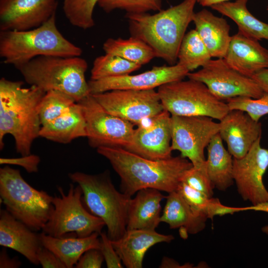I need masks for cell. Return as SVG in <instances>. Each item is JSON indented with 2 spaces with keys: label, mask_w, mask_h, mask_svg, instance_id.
<instances>
[{
  "label": "cell",
  "mask_w": 268,
  "mask_h": 268,
  "mask_svg": "<svg viewBox=\"0 0 268 268\" xmlns=\"http://www.w3.org/2000/svg\"><path fill=\"white\" fill-rule=\"evenodd\" d=\"M78 103L84 114L86 137L93 147H120L131 143L135 125L107 111L91 95Z\"/></svg>",
  "instance_id": "10"
},
{
  "label": "cell",
  "mask_w": 268,
  "mask_h": 268,
  "mask_svg": "<svg viewBox=\"0 0 268 268\" xmlns=\"http://www.w3.org/2000/svg\"><path fill=\"white\" fill-rule=\"evenodd\" d=\"M136 194L129 203L127 230H155L161 222V202L166 196L152 188L140 190Z\"/></svg>",
  "instance_id": "22"
},
{
  "label": "cell",
  "mask_w": 268,
  "mask_h": 268,
  "mask_svg": "<svg viewBox=\"0 0 268 268\" xmlns=\"http://www.w3.org/2000/svg\"><path fill=\"white\" fill-rule=\"evenodd\" d=\"M249 210L263 211L268 213V201L248 206ZM263 232L268 234V225L264 226L262 228Z\"/></svg>",
  "instance_id": "44"
},
{
  "label": "cell",
  "mask_w": 268,
  "mask_h": 268,
  "mask_svg": "<svg viewBox=\"0 0 268 268\" xmlns=\"http://www.w3.org/2000/svg\"><path fill=\"white\" fill-rule=\"evenodd\" d=\"M39 136L65 144L80 137H86L85 121L80 104L75 103L66 113L41 126Z\"/></svg>",
  "instance_id": "26"
},
{
  "label": "cell",
  "mask_w": 268,
  "mask_h": 268,
  "mask_svg": "<svg viewBox=\"0 0 268 268\" xmlns=\"http://www.w3.org/2000/svg\"><path fill=\"white\" fill-rule=\"evenodd\" d=\"M187 77L205 84L222 101L238 96L258 98L265 93L252 77L230 67L223 58L211 59L200 70L189 72Z\"/></svg>",
  "instance_id": "12"
},
{
  "label": "cell",
  "mask_w": 268,
  "mask_h": 268,
  "mask_svg": "<svg viewBox=\"0 0 268 268\" xmlns=\"http://www.w3.org/2000/svg\"><path fill=\"white\" fill-rule=\"evenodd\" d=\"M211 56L196 29L187 33L182 41L178 54V63L190 72L203 67Z\"/></svg>",
  "instance_id": "31"
},
{
  "label": "cell",
  "mask_w": 268,
  "mask_h": 268,
  "mask_svg": "<svg viewBox=\"0 0 268 268\" xmlns=\"http://www.w3.org/2000/svg\"><path fill=\"white\" fill-rule=\"evenodd\" d=\"M223 59L230 67L250 77L257 71L268 68V50L258 40L239 32L231 36Z\"/></svg>",
  "instance_id": "19"
},
{
  "label": "cell",
  "mask_w": 268,
  "mask_h": 268,
  "mask_svg": "<svg viewBox=\"0 0 268 268\" xmlns=\"http://www.w3.org/2000/svg\"><path fill=\"white\" fill-rule=\"evenodd\" d=\"M228 1L229 0H196L197 2L199 4L206 7H211L214 5Z\"/></svg>",
  "instance_id": "46"
},
{
  "label": "cell",
  "mask_w": 268,
  "mask_h": 268,
  "mask_svg": "<svg viewBox=\"0 0 268 268\" xmlns=\"http://www.w3.org/2000/svg\"><path fill=\"white\" fill-rule=\"evenodd\" d=\"M190 71L177 63L168 66H155L135 75L127 74L88 81L90 94L114 90L154 89L165 84L183 79Z\"/></svg>",
  "instance_id": "16"
},
{
  "label": "cell",
  "mask_w": 268,
  "mask_h": 268,
  "mask_svg": "<svg viewBox=\"0 0 268 268\" xmlns=\"http://www.w3.org/2000/svg\"><path fill=\"white\" fill-rule=\"evenodd\" d=\"M261 137L242 158H233V178L239 194L253 205L268 201L263 177L268 168V149L262 147Z\"/></svg>",
  "instance_id": "14"
},
{
  "label": "cell",
  "mask_w": 268,
  "mask_h": 268,
  "mask_svg": "<svg viewBox=\"0 0 268 268\" xmlns=\"http://www.w3.org/2000/svg\"><path fill=\"white\" fill-rule=\"evenodd\" d=\"M171 116L164 110L142 121L135 128L132 141L125 149L152 160L172 157Z\"/></svg>",
  "instance_id": "15"
},
{
  "label": "cell",
  "mask_w": 268,
  "mask_h": 268,
  "mask_svg": "<svg viewBox=\"0 0 268 268\" xmlns=\"http://www.w3.org/2000/svg\"><path fill=\"white\" fill-rule=\"evenodd\" d=\"M98 5L109 13L116 9L124 10L128 14L147 13L162 9V0H99Z\"/></svg>",
  "instance_id": "35"
},
{
  "label": "cell",
  "mask_w": 268,
  "mask_h": 268,
  "mask_svg": "<svg viewBox=\"0 0 268 268\" xmlns=\"http://www.w3.org/2000/svg\"><path fill=\"white\" fill-rule=\"evenodd\" d=\"M99 0H64L65 15L73 26L84 30L95 25L94 8Z\"/></svg>",
  "instance_id": "33"
},
{
  "label": "cell",
  "mask_w": 268,
  "mask_h": 268,
  "mask_svg": "<svg viewBox=\"0 0 268 268\" xmlns=\"http://www.w3.org/2000/svg\"><path fill=\"white\" fill-rule=\"evenodd\" d=\"M97 151L109 161L119 176L121 191L131 197L146 188L168 194L176 191L184 174L193 166L181 155L155 160L120 147H100Z\"/></svg>",
  "instance_id": "1"
},
{
  "label": "cell",
  "mask_w": 268,
  "mask_h": 268,
  "mask_svg": "<svg viewBox=\"0 0 268 268\" xmlns=\"http://www.w3.org/2000/svg\"><path fill=\"white\" fill-rule=\"evenodd\" d=\"M76 102L69 96L58 91L46 92L39 108L41 126L51 122L66 113Z\"/></svg>",
  "instance_id": "34"
},
{
  "label": "cell",
  "mask_w": 268,
  "mask_h": 268,
  "mask_svg": "<svg viewBox=\"0 0 268 268\" xmlns=\"http://www.w3.org/2000/svg\"><path fill=\"white\" fill-rule=\"evenodd\" d=\"M0 245L18 252L33 265H39L37 253L43 246L40 234L17 220L6 209L0 211Z\"/></svg>",
  "instance_id": "20"
},
{
  "label": "cell",
  "mask_w": 268,
  "mask_h": 268,
  "mask_svg": "<svg viewBox=\"0 0 268 268\" xmlns=\"http://www.w3.org/2000/svg\"><path fill=\"white\" fill-rule=\"evenodd\" d=\"M160 268H183L174 260L164 257L162 260Z\"/></svg>",
  "instance_id": "45"
},
{
  "label": "cell",
  "mask_w": 268,
  "mask_h": 268,
  "mask_svg": "<svg viewBox=\"0 0 268 268\" xmlns=\"http://www.w3.org/2000/svg\"><path fill=\"white\" fill-rule=\"evenodd\" d=\"M46 92L34 85L24 87L21 81L0 80V149L6 134L14 138L17 152L31 154L32 143L39 136L41 102Z\"/></svg>",
  "instance_id": "2"
},
{
  "label": "cell",
  "mask_w": 268,
  "mask_h": 268,
  "mask_svg": "<svg viewBox=\"0 0 268 268\" xmlns=\"http://www.w3.org/2000/svg\"><path fill=\"white\" fill-rule=\"evenodd\" d=\"M87 62L80 57L41 56L16 67L25 81L47 92H62L78 102L90 94Z\"/></svg>",
  "instance_id": "5"
},
{
  "label": "cell",
  "mask_w": 268,
  "mask_h": 268,
  "mask_svg": "<svg viewBox=\"0 0 268 268\" xmlns=\"http://www.w3.org/2000/svg\"><path fill=\"white\" fill-rule=\"evenodd\" d=\"M103 49L105 53L119 56L141 66L156 58L149 46L132 36L128 39L109 38L104 43Z\"/></svg>",
  "instance_id": "30"
},
{
  "label": "cell",
  "mask_w": 268,
  "mask_h": 268,
  "mask_svg": "<svg viewBox=\"0 0 268 268\" xmlns=\"http://www.w3.org/2000/svg\"><path fill=\"white\" fill-rule=\"evenodd\" d=\"M265 92L268 93V68L261 69L251 77Z\"/></svg>",
  "instance_id": "43"
},
{
  "label": "cell",
  "mask_w": 268,
  "mask_h": 268,
  "mask_svg": "<svg viewBox=\"0 0 268 268\" xmlns=\"http://www.w3.org/2000/svg\"><path fill=\"white\" fill-rule=\"evenodd\" d=\"M192 21L211 57L223 58L231 39L226 19L203 9L194 13Z\"/></svg>",
  "instance_id": "23"
},
{
  "label": "cell",
  "mask_w": 268,
  "mask_h": 268,
  "mask_svg": "<svg viewBox=\"0 0 268 268\" xmlns=\"http://www.w3.org/2000/svg\"><path fill=\"white\" fill-rule=\"evenodd\" d=\"M230 110H238L246 113L253 120L259 121L268 114V93L261 97L253 98L246 96H238L226 101Z\"/></svg>",
  "instance_id": "36"
},
{
  "label": "cell",
  "mask_w": 268,
  "mask_h": 268,
  "mask_svg": "<svg viewBox=\"0 0 268 268\" xmlns=\"http://www.w3.org/2000/svg\"><path fill=\"white\" fill-rule=\"evenodd\" d=\"M206 148V164L208 176L215 188L225 191L234 183L233 157L224 146L219 133L212 138Z\"/></svg>",
  "instance_id": "27"
},
{
  "label": "cell",
  "mask_w": 268,
  "mask_h": 268,
  "mask_svg": "<svg viewBox=\"0 0 268 268\" xmlns=\"http://www.w3.org/2000/svg\"><path fill=\"white\" fill-rule=\"evenodd\" d=\"M58 190L60 195L53 197V209L42 232L55 237H85L95 232L100 234L105 223L83 206L81 187L70 184L67 194L61 187Z\"/></svg>",
  "instance_id": "9"
},
{
  "label": "cell",
  "mask_w": 268,
  "mask_h": 268,
  "mask_svg": "<svg viewBox=\"0 0 268 268\" xmlns=\"http://www.w3.org/2000/svg\"><path fill=\"white\" fill-rule=\"evenodd\" d=\"M176 191L182 196L196 214L207 219H212L216 215L233 214L249 210L248 206L237 207L225 205L218 199L208 197L182 182L179 184Z\"/></svg>",
  "instance_id": "29"
},
{
  "label": "cell",
  "mask_w": 268,
  "mask_h": 268,
  "mask_svg": "<svg viewBox=\"0 0 268 268\" xmlns=\"http://www.w3.org/2000/svg\"><path fill=\"white\" fill-rule=\"evenodd\" d=\"M100 249L104 261L108 268H123L122 261L115 251L112 240L107 234L102 232L100 234Z\"/></svg>",
  "instance_id": "38"
},
{
  "label": "cell",
  "mask_w": 268,
  "mask_h": 268,
  "mask_svg": "<svg viewBox=\"0 0 268 268\" xmlns=\"http://www.w3.org/2000/svg\"><path fill=\"white\" fill-rule=\"evenodd\" d=\"M181 182L208 197L213 195L215 188L207 173L206 160L199 166H192L182 176Z\"/></svg>",
  "instance_id": "37"
},
{
  "label": "cell",
  "mask_w": 268,
  "mask_h": 268,
  "mask_svg": "<svg viewBox=\"0 0 268 268\" xmlns=\"http://www.w3.org/2000/svg\"><path fill=\"white\" fill-rule=\"evenodd\" d=\"M68 177L81 187L82 200L90 212L105 222L109 238L119 239L127 230L132 197L116 189L108 170L97 174L77 171L69 173Z\"/></svg>",
  "instance_id": "6"
},
{
  "label": "cell",
  "mask_w": 268,
  "mask_h": 268,
  "mask_svg": "<svg viewBox=\"0 0 268 268\" xmlns=\"http://www.w3.org/2000/svg\"><path fill=\"white\" fill-rule=\"evenodd\" d=\"M104 261L103 256L100 249H91L81 256L74 268H100Z\"/></svg>",
  "instance_id": "40"
},
{
  "label": "cell",
  "mask_w": 268,
  "mask_h": 268,
  "mask_svg": "<svg viewBox=\"0 0 268 268\" xmlns=\"http://www.w3.org/2000/svg\"><path fill=\"white\" fill-rule=\"evenodd\" d=\"M82 49L58 29L56 14L42 25L29 30L0 32V56L17 67L41 56L80 57Z\"/></svg>",
  "instance_id": "4"
},
{
  "label": "cell",
  "mask_w": 268,
  "mask_h": 268,
  "mask_svg": "<svg viewBox=\"0 0 268 268\" xmlns=\"http://www.w3.org/2000/svg\"><path fill=\"white\" fill-rule=\"evenodd\" d=\"M248 0L225 1L210 7L235 22L238 32L247 37L268 40V24L255 17L247 7Z\"/></svg>",
  "instance_id": "28"
},
{
  "label": "cell",
  "mask_w": 268,
  "mask_h": 268,
  "mask_svg": "<svg viewBox=\"0 0 268 268\" xmlns=\"http://www.w3.org/2000/svg\"><path fill=\"white\" fill-rule=\"evenodd\" d=\"M196 3V0H184L153 14L126 13L131 35L149 46L156 58L175 65L186 31L193 20Z\"/></svg>",
  "instance_id": "3"
},
{
  "label": "cell",
  "mask_w": 268,
  "mask_h": 268,
  "mask_svg": "<svg viewBox=\"0 0 268 268\" xmlns=\"http://www.w3.org/2000/svg\"><path fill=\"white\" fill-rule=\"evenodd\" d=\"M40 162V157L31 154L22 156L19 158H0V164H11L19 165L24 168L28 173H35L38 171V165Z\"/></svg>",
  "instance_id": "39"
},
{
  "label": "cell",
  "mask_w": 268,
  "mask_h": 268,
  "mask_svg": "<svg viewBox=\"0 0 268 268\" xmlns=\"http://www.w3.org/2000/svg\"><path fill=\"white\" fill-rule=\"evenodd\" d=\"M100 233L95 232L85 237H55L40 233L42 246L55 254L66 267L74 268L81 256L91 249H100Z\"/></svg>",
  "instance_id": "24"
},
{
  "label": "cell",
  "mask_w": 268,
  "mask_h": 268,
  "mask_svg": "<svg viewBox=\"0 0 268 268\" xmlns=\"http://www.w3.org/2000/svg\"><path fill=\"white\" fill-rule=\"evenodd\" d=\"M165 199L161 222L168 224L171 229L179 228L181 234H196L204 229L207 218L196 214L179 193H169Z\"/></svg>",
  "instance_id": "25"
},
{
  "label": "cell",
  "mask_w": 268,
  "mask_h": 268,
  "mask_svg": "<svg viewBox=\"0 0 268 268\" xmlns=\"http://www.w3.org/2000/svg\"><path fill=\"white\" fill-rule=\"evenodd\" d=\"M37 258L39 264L43 268H66L55 254L44 246L39 250Z\"/></svg>",
  "instance_id": "41"
},
{
  "label": "cell",
  "mask_w": 268,
  "mask_h": 268,
  "mask_svg": "<svg viewBox=\"0 0 268 268\" xmlns=\"http://www.w3.org/2000/svg\"><path fill=\"white\" fill-rule=\"evenodd\" d=\"M219 122V134L234 158L244 157L261 137V123L242 111L230 110Z\"/></svg>",
  "instance_id": "18"
},
{
  "label": "cell",
  "mask_w": 268,
  "mask_h": 268,
  "mask_svg": "<svg viewBox=\"0 0 268 268\" xmlns=\"http://www.w3.org/2000/svg\"><path fill=\"white\" fill-rule=\"evenodd\" d=\"M267 10L268 11V6H267Z\"/></svg>",
  "instance_id": "47"
},
{
  "label": "cell",
  "mask_w": 268,
  "mask_h": 268,
  "mask_svg": "<svg viewBox=\"0 0 268 268\" xmlns=\"http://www.w3.org/2000/svg\"><path fill=\"white\" fill-rule=\"evenodd\" d=\"M58 0H0V30L38 27L56 14Z\"/></svg>",
  "instance_id": "17"
},
{
  "label": "cell",
  "mask_w": 268,
  "mask_h": 268,
  "mask_svg": "<svg viewBox=\"0 0 268 268\" xmlns=\"http://www.w3.org/2000/svg\"><path fill=\"white\" fill-rule=\"evenodd\" d=\"M219 128V123L208 117L171 115V149L199 166L205 162L204 149Z\"/></svg>",
  "instance_id": "11"
},
{
  "label": "cell",
  "mask_w": 268,
  "mask_h": 268,
  "mask_svg": "<svg viewBox=\"0 0 268 268\" xmlns=\"http://www.w3.org/2000/svg\"><path fill=\"white\" fill-rule=\"evenodd\" d=\"M141 67L119 56L105 53L94 60L90 80L129 74Z\"/></svg>",
  "instance_id": "32"
},
{
  "label": "cell",
  "mask_w": 268,
  "mask_h": 268,
  "mask_svg": "<svg viewBox=\"0 0 268 268\" xmlns=\"http://www.w3.org/2000/svg\"><path fill=\"white\" fill-rule=\"evenodd\" d=\"M21 263L17 258H10L6 250L3 249L0 253V268H18Z\"/></svg>",
  "instance_id": "42"
},
{
  "label": "cell",
  "mask_w": 268,
  "mask_h": 268,
  "mask_svg": "<svg viewBox=\"0 0 268 268\" xmlns=\"http://www.w3.org/2000/svg\"><path fill=\"white\" fill-rule=\"evenodd\" d=\"M157 92L165 110L171 115L206 116L221 120L230 111L203 83L191 79L162 85Z\"/></svg>",
  "instance_id": "8"
},
{
  "label": "cell",
  "mask_w": 268,
  "mask_h": 268,
  "mask_svg": "<svg viewBox=\"0 0 268 268\" xmlns=\"http://www.w3.org/2000/svg\"><path fill=\"white\" fill-rule=\"evenodd\" d=\"M0 201L6 210L34 231L42 230L53 209V197L29 185L20 171L0 169Z\"/></svg>",
  "instance_id": "7"
},
{
  "label": "cell",
  "mask_w": 268,
  "mask_h": 268,
  "mask_svg": "<svg viewBox=\"0 0 268 268\" xmlns=\"http://www.w3.org/2000/svg\"><path fill=\"white\" fill-rule=\"evenodd\" d=\"M91 95L109 113L136 126L164 110L154 89L114 90Z\"/></svg>",
  "instance_id": "13"
},
{
  "label": "cell",
  "mask_w": 268,
  "mask_h": 268,
  "mask_svg": "<svg viewBox=\"0 0 268 268\" xmlns=\"http://www.w3.org/2000/svg\"><path fill=\"white\" fill-rule=\"evenodd\" d=\"M174 239L172 235L160 234L155 230L130 229L112 243L125 266L141 268L145 254L150 248L158 243H170Z\"/></svg>",
  "instance_id": "21"
}]
</instances>
